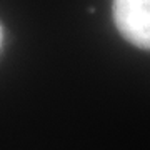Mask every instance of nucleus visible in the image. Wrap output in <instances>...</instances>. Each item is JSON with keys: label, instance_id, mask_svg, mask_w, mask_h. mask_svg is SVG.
Masks as SVG:
<instances>
[{"label": "nucleus", "instance_id": "obj_1", "mask_svg": "<svg viewBox=\"0 0 150 150\" xmlns=\"http://www.w3.org/2000/svg\"><path fill=\"white\" fill-rule=\"evenodd\" d=\"M113 20L123 38L150 50V0H113Z\"/></svg>", "mask_w": 150, "mask_h": 150}]
</instances>
